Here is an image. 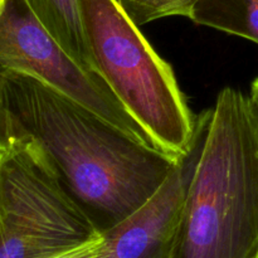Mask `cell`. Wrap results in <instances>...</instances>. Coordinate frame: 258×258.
I'll return each instance as SVG.
<instances>
[{
	"label": "cell",
	"mask_w": 258,
	"mask_h": 258,
	"mask_svg": "<svg viewBox=\"0 0 258 258\" xmlns=\"http://www.w3.org/2000/svg\"><path fill=\"white\" fill-rule=\"evenodd\" d=\"M44 29L85 71L97 75L86 43L80 0H27Z\"/></svg>",
	"instance_id": "cell-7"
},
{
	"label": "cell",
	"mask_w": 258,
	"mask_h": 258,
	"mask_svg": "<svg viewBox=\"0 0 258 258\" xmlns=\"http://www.w3.org/2000/svg\"><path fill=\"white\" fill-rule=\"evenodd\" d=\"M10 145L9 127H8L7 113L3 107L2 98H0V154L7 150Z\"/></svg>",
	"instance_id": "cell-11"
},
{
	"label": "cell",
	"mask_w": 258,
	"mask_h": 258,
	"mask_svg": "<svg viewBox=\"0 0 258 258\" xmlns=\"http://www.w3.org/2000/svg\"><path fill=\"white\" fill-rule=\"evenodd\" d=\"M0 67L38 78L133 138L155 146L102 78L83 70L44 29L27 0H7L0 13Z\"/></svg>",
	"instance_id": "cell-5"
},
{
	"label": "cell",
	"mask_w": 258,
	"mask_h": 258,
	"mask_svg": "<svg viewBox=\"0 0 258 258\" xmlns=\"http://www.w3.org/2000/svg\"><path fill=\"white\" fill-rule=\"evenodd\" d=\"M101 244H102V236L52 258H96L100 252Z\"/></svg>",
	"instance_id": "cell-10"
},
{
	"label": "cell",
	"mask_w": 258,
	"mask_h": 258,
	"mask_svg": "<svg viewBox=\"0 0 258 258\" xmlns=\"http://www.w3.org/2000/svg\"><path fill=\"white\" fill-rule=\"evenodd\" d=\"M189 18L258 44V0H197Z\"/></svg>",
	"instance_id": "cell-8"
},
{
	"label": "cell",
	"mask_w": 258,
	"mask_h": 258,
	"mask_svg": "<svg viewBox=\"0 0 258 258\" xmlns=\"http://www.w3.org/2000/svg\"><path fill=\"white\" fill-rule=\"evenodd\" d=\"M101 234L30 141L0 154V258H52Z\"/></svg>",
	"instance_id": "cell-4"
},
{
	"label": "cell",
	"mask_w": 258,
	"mask_h": 258,
	"mask_svg": "<svg viewBox=\"0 0 258 258\" xmlns=\"http://www.w3.org/2000/svg\"><path fill=\"white\" fill-rule=\"evenodd\" d=\"M202 116L196 140L161 188L131 216L102 233L96 258H170L181 207L198 158Z\"/></svg>",
	"instance_id": "cell-6"
},
{
	"label": "cell",
	"mask_w": 258,
	"mask_h": 258,
	"mask_svg": "<svg viewBox=\"0 0 258 258\" xmlns=\"http://www.w3.org/2000/svg\"><path fill=\"white\" fill-rule=\"evenodd\" d=\"M170 258H258V116L241 91L202 115Z\"/></svg>",
	"instance_id": "cell-2"
},
{
	"label": "cell",
	"mask_w": 258,
	"mask_h": 258,
	"mask_svg": "<svg viewBox=\"0 0 258 258\" xmlns=\"http://www.w3.org/2000/svg\"><path fill=\"white\" fill-rule=\"evenodd\" d=\"M5 2H7V0H0V13H2L3 9H4Z\"/></svg>",
	"instance_id": "cell-13"
},
{
	"label": "cell",
	"mask_w": 258,
	"mask_h": 258,
	"mask_svg": "<svg viewBox=\"0 0 258 258\" xmlns=\"http://www.w3.org/2000/svg\"><path fill=\"white\" fill-rule=\"evenodd\" d=\"M249 98H251V102L253 105L254 111H256L258 116V77L253 81L251 86V95H249Z\"/></svg>",
	"instance_id": "cell-12"
},
{
	"label": "cell",
	"mask_w": 258,
	"mask_h": 258,
	"mask_svg": "<svg viewBox=\"0 0 258 258\" xmlns=\"http://www.w3.org/2000/svg\"><path fill=\"white\" fill-rule=\"evenodd\" d=\"M97 75L164 153L181 158L198 127L170 66L153 49L118 0H80Z\"/></svg>",
	"instance_id": "cell-3"
},
{
	"label": "cell",
	"mask_w": 258,
	"mask_h": 258,
	"mask_svg": "<svg viewBox=\"0 0 258 258\" xmlns=\"http://www.w3.org/2000/svg\"><path fill=\"white\" fill-rule=\"evenodd\" d=\"M126 14L136 25L161 19V18L188 17L197 0H118Z\"/></svg>",
	"instance_id": "cell-9"
},
{
	"label": "cell",
	"mask_w": 258,
	"mask_h": 258,
	"mask_svg": "<svg viewBox=\"0 0 258 258\" xmlns=\"http://www.w3.org/2000/svg\"><path fill=\"white\" fill-rule=\"evenodd\" d=\"M10 141H30L100 234L146 203L179 159L133 138L33 76L0 67Z\"/></svg>",
	"instance_id": "cell-1"
}]
</instances>
